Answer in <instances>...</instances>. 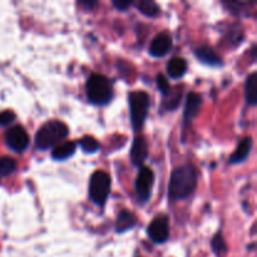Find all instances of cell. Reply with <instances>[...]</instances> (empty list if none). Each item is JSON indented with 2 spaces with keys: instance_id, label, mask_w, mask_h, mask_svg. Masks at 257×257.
<instances>
[{
  "instance_id": "cell-22",
  "label": "cell",
  "mask_w": 257,
  "mask_h": 257,
  "mask_svg": "<svg viewBox=\"0 0 257 257\" xmlns=\"http://www.w3.org/2000/svg\"><path fill=\"white\" fill-rule=\"evenodd\" d=\"M15 121V114L11 111L0 112V126L6 127Z\"/></svg>"
},
{
  "instance_id": "cell-13",
  "label": "cell",
  "mask_w": 257,
  "mask_h": 257,
  "mask_svg": "<svg viewBox=\"0 0 257 257\" xmlns=\"http://www.w3.org/2000/svg\"><path fill=\"white\" fill-rule=\"evenodd\" d=\"M137 225V219L132 212L123 210L119 212L118 217H117L116 222V232L118 234H123V232L128 231V230L133 229Z\"/></svg>"
},
{
  "instance_id": "cell-24",
  "label": "cell",
  "mask_w": 257,
  "mask_h": 257,
  "mask_svg": "<svg viewBox=\"0 0 257 257\" xmlns=\"http://www.w3.org/2000/svg\"><path fill=\"white\" fill-rule=\"evenodd\" d=\"M113 5L116 6L118 10L124 11L133 5V1H132V0H113Z\"/></svg>"
},
{
  "instance_id": "cell-3",
  "label": "cell",
  "mask_w": 257,
  "mask_h": 257,
  "mask_svg": "<svg viewBox=\"0 0 257 257\" xmlns=\"http://www.w3.org/2000/svg\"><path fill=\"white\" fill-rule=\"evenodd\" d=\"M87 97L93 104L104 106L113 97L111 80L102 74H93L87 82Z\"/></svg>"
},
{
  "instance_id": "cell-12",
  "label": "cell",
  "mask_w": 257,
  "mask_h": 257,
  "mask_svg": "<svg viewBox=\"0 0 257 257\" xmlns=\"http://www.w3.org/2000/svg\"><path fill=\"white\" fill-rule=\"evenodd\" d=\"M252 149V138L251 137H246L241 141V143L239 144V147L236 148V151L232 153V156L230 157V163L232 165H236V163H241L246 160L250 156V152Z\"/></svg>"
},
{
  "instance_id": "cell-17",
  "label": "cell",
  "mask_w": 257,
  "mask_h": 257,
  "mask_svg": "<svg viewBox=\"0 0 257 257\" xmlns=\"http://www.w3.org/2000/svg\"><path fill=\"white\" fill-rule=\"evenodd\" d=\"M74 152H75L74 142H65V143H62L60 146L55 147L53 153H51V157L54 158L55 161H63L72 157L73 154H74Z\"/></svg>"
},
{
  "instance_id": "cell-25",
  "label": "cell",
  "mask_w": 257,
  "mask_h": 257,
  "mask_svg": "<svg viewBox=\"0 0 257 257\" xmlns=\"http://www.w3.org/2000/svg\"><path fill=\"white\" fill-rule=\"evenodd\" d=\"M79 5L90 9V8H94V6L97 5V3H95V1H79Z\"/></svg>"
},
{
  "instance_id": "cell-19",
  "label": "cell",
  "mask_w": 257,
  "mask_h": 257,
  "mask_svg": "<svg viewBox=\"0 0 257 257\" xmlns=\"http://www.w3.org/2000/svg\"><path fill=\"white\" fill-rule=\"evenodd\" d=\"M16 170V163L13 158L10 157H1L0 158V176L11 175Z\"/></svg>"
},
{
  "instance_id": "cell-8",
  "label": "cell",
  "mask_w": 257,
  "mask_h": 257,
  "mask_svg": "<svg viewBox=\"0 0 257 257\" xmlns=\"http://www.w3.org/2000/svg\"><path fill=\"white\" fill-rule=\"evenodd\" d=\"M148 236L154 244H163L167 241L168 236H170V231H168V217L167 216H161L154 217L153 221L149 224L148 229Z\"/></svg>"
},
{
  "instance_id": "cell-21",
  "label": "cell",
  "mask_w": 257,
  "mask_h": 257,
  "mask_svg": "<svg viewBox=\"0 0 257 257\" xmlns=\"http://www.w3.org/2000/svg\"><path fill=\"white\" fill-rule=\"evenodd\" d=\"M212 249H214V251L216 252L217 255L225 254V252L227 251L226 242H225L221 234H217L216 236L214 237V240H212Z\"/></svg>"
},
{
  "instance_id": "cell-4",
  "label": "cell",
  "mask_w": 257,
  "mask_h": 257,
  "mask_svg": "<svg viewBox=\"0 0 257 257\" xmlns=\"http://www.w3.org/2000/svg\"><path fill=\"white\" fill-rule=\"evenodd\" d=\"M129 107H131L132 126L138 131L143 126L149 109V97L144 92L129 93Z\"/></svg>"
},
{
  "instance_id": "cell-11",
  "label": "cell",
  "mask_w": 257,
  "mask_h": 257,
  "mask_svg": "<svg viewBox=\"0 0 257 257\" xmlns=\"http://www.w3.org/2000/svg\"><path fill=\"white\" fill-rule=\"evenodd\" d=\"M147 154H148V152H147L146 139L142 136L136 137L133 142V146H132L131 149L132 163L136 166H141L142 163L144 162V160H146Z\"/></svg>"
},
{
  "instance_id": "cell-23",
  "label": "cell",
  "mask_w": 257,
  "mask_h": 257,
  "mask_svg": "<svg viewBox=\"0 0 257 257\" xmlns=\"http://www.w3.org/2000/svg\"><path fill=\"white\" fill-rule=\"evenodd\" d=\"M156 80H157L158 89H160L163 94H168V93H170V83H168L167 78L163 74H158Z\"/></svg>"
},
{
  "instance_id": "cell-9",
  "label": "cell",
  "mask_w": 257,
  "mask_h": 257,
  "mask_svg": "<svg viewBox=\"0 0 257 257\" xmlns=\"http://www.w3.org/2000/svg\"><path fill=\"white\" fill-rule=\"evenodd\" d=\"M171 48H172V38L170 34L163 31L157 36H154V39L152 40L151 45H149V54L156 58L165 57L171 50Z\"/></svg>"
},
{
  "instance_id": "cell-20",
  "label": "cell",
  "mask_w": 257,
  "mask_h": 257,
  "mask_svg": "<svg viewBox=\"0 0 257 257\" xmlns=\"http://www.w3.org/2000/svg\"><path fill=\"white\" fill-rule=\"evenodd\" d=\"M79 146L87 153H94L99 149V143L93 137H83L79 142Z\"/></svg>"
},
{
  "instance_id": "cell-7",
  "label": "cell",
  "mask_w": 257,
  "mask_h": 257,
  "mask_svg": "<svg viewBox=\"0 0 257 257\" xmlns=\"http://www.w3.org/2000/svg\"><path fill=\"white\" fill-rule=\"evenodd\" d=\"M5 142L11 151L20 153L29 146V136L23 127L14 126L6 132Z\"/></svg>"
},
{
  "instance_id": "cell-18",
  "label": "cell",
  "mask_w": 257,
  "mask_h": 257,
  "mask_svg": "<svg viewBox=\"0 0 257 257\" xmlns=\"http://www.w3.org/2000/svg\"><path fill=\"white\" fill-rule=\"evenodd\" d=\"M137 8L139 9V11H141L143 15L146 16H156L158 13H160V8H158V5L154 1H152V0H141V1H138L137 3Z\"/></svg>"
},
{
  "instance_id": "cell-15",
  "label": "cell",
  "mask_w": 257,
  "mask_h": 257,
  "mask_svg": "<svg viewBox=\"0 0 257 257\" xmlns=\"http://www.w3.org/2000/svg\"><path fill=\"white\" fill-rule=\"evenodd\" d=\"M245 97L250 106H255L257 103V74L252 73L247 77L245 84Z\"/></svg>"
},
{
  "instance_id": "cell-16",
  "label": "cell",
  "mask_w": 257,
  "mask_h": 257,
  "mask_svg": "<svg viewBox=\"0 0 257 257\" xmlns=\"http://www.w3.org/2000/svg\"><path fill=\"white\" fill-rule=\"evenodd\" d=\"M186 70H187V64L182 58L175 57L168 62L167 72L175 79H180L181 77H183L186 74Z\"/></svg>"
},
{
  "instance_id": "cell-14",
  "label": "cell",
  "mask_w": 257,
  "mask_h": 257,
  "mask_svg": "<svg viewBox=\"0 0 257 257\" xmlns=\"http://www.w3.org/2000/svg\"><path fill=\"white\" fill-rule=\"evenodd\" d=\"M196 55L200 60H202L203 63L209 65H214V67H217V65L222 64V60L219 55L215 53V50L210 46H200V48L196 50Z\"/></svg>"
},
{
  "instance_id": "cell-2",
  "label": "cell",
  "mask_w": 257,
  "mask_h": 257,
  "mask_svg": "<svg viewBox=\"0 0 257 257\" xmlns=\"http://www.w3.org/2000/svg\"><path fill=\"white\" fill-rule=\"evenodd\" d=\"M68 127L60 121H49L40 127L35 134V146L36 148L48 149L59 143L60 141L68 136Z\"/></svg>"
},
{
  "instance_id": "cell-6",
  "label": "cell",
  "mask_w": 257,
  "mask_h": 257,
  "mask_svg": "<svg viewBox=\"0 0 257 257\" xmlns=\"http://www.w3.org/2000/svg\"><path fill=\"white\" fill-rule=\"evenodd\" d=\"M154 175L153 171L148 167H142L136 178V195L139 202H148L153 187Z\"/></svg>"
},
{
  "instance_id": "cell-1",
  "label": "cell",
  "mask_w": 257,
  "mask_h": 257,
  "mask_svg": "<svg viewBox=\"0 0 257 257\" xmlns=\"http://www.w3.org/2000/svg\"><path fill=\"white\" fill-rule=\"evenodd\" d=\"M197 185V175L193 166L186 165L176 168L171 176L168 185V197L171 201L183 200L195 191Z\"/></svg>"
},
{
  "instance_id": "cell-5",
  "label": "cell",
  "mask_w": 257,
  "mask_h": 257,
  "mask_svg": "<svg viewBox=\"0 0 257 257\" xmlns=\"http://www.w3.org/2000/svg\"><path fill=\"white\" fill-rule=\"evenodd\" d=\"M111 192V177L104 171H97L93 173L89 183V196L93 202L103 206Z\"/></svg>"
},
{
  "instance_id": "cell-10",
  "label": "cell",
  "mask_w": 257,
  "mask_h": 257,
  "mask_svg": "<svg viewBox=\"0 0 257 257\" xmlns=\"http://www.w3.org/2000/svg\"><path fill=\"white\" fill-rule=\"evenodd\" d=\"M202 104V98L197 93H190L186 99L185 112H183V119L186 123H190L193 118L198 114V111Z\"/></svg>"
}]
</instances>
